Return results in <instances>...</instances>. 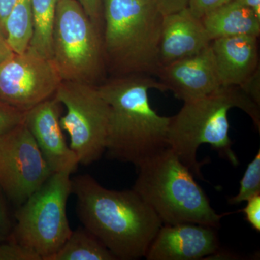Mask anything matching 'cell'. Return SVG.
I'll list each match as a JSON object with an SVG mask.
<instances>
[{
    "instance_id": "6",
    "label": "cell",
    "mask_w": 260,
    "mask_h": 260,
    "mask_svg": "<svg viewBox=\"0 0 260 260\" xmlns=\"http://www.w3.org/2000/svg\"><path fill=\"white\" fill-rule=\"evenodd\" d=\"M70 175L69 172L53 173L15 213L17 223L10 239L42 260H51L73 232L67 215L72 194Z\"/></svg>"
},
{
    "instance_id": "2",
    "label": "cell",
    "mask_w": 260,
    "mask_h": 260,
    "mask_svg": "<svg viewBox=\"0 0 260 260\" xmlns=\"http://www.w3.org/2000/svg\"><path fill=\"white\" fill-rule=\"evenodd\" d=\"M109 107L108 156L137 168L169 148L170 117L152 108L148 91L167 92L155 77L144 75L114 76L97 85Z\"/></svg>"
},
{
    "instance_id": "26",
    "label": "cell",
    "mask_w": 260,
    "mask_h": 260,
    "mask_svg": "<svg viewBox=\"0 0 260 260\" xmlns=\"http://www.w3.org/2000/svg\"><path fill=\"white\" fill-rule=\"evenodd\" d=\"M249 97L260 106V70L259 67L252 75L240 85H238Z\"/></svg>"
},
{
    "instance_id": "5",
    "label": "cell",
    "mask_w": 260,
    "mask_h": 260,
    "mask_svg": "<svg viewBox=\"0 0 260 260\" xmlns=\"http://www.w3.org/2000/svg\"><path fill=\"white\" fill-rule=\"evenodd\" d=\"M138 169L133 189L151 207L162 224L192 223L218 229L221 219L231 214H218L212 208L194 174L170 148Z\"/></svg>"
},
{
    "instance_id": "21",
    "label": "cell",
    "mask_w": 260,
    "mask_h": 260,
    "mask_svg": "<svg viewBox=\"0 0 260 260\" xmlns=\"http://www.w3.org/2000/svg\"><path fill=\"white\" fill-rule=\"evenodd\" d=\"M0 260H42L37 254L13 239L0 244Z\"/></svg>"
},
{
    "instance_id": "23",
    "label": "cell",
    "mask_w": 260,
    "mask_h": 260,
    "mask_svg": "<svg viewBox=\"0 0 260 260\" xmlns=\"http://www.w3.org/2000/svg\"><path fill=\"white\" fill-rule=\"evenodd\" d=\"M88 15L95 28L102 34L103 28V0H76Z\"/></svg>"
},
{
    "instance_id": "15",
    "label": "cell",
    "mask_w": 260,
    "mask_h": 260,
    "mask_svg": "<svg viewBox=\"0 0 260 260\" xmlns=\"http://www.w3.org/2000/svg\"><path fill=\"white\" fill-rule=\"evenodd\" d=\"M258 38L237 36L211 41L221 86L240 85L259 68Z\"/></svg>"
},
{
    "instance_id": "25",
    "label": "cell",
    "mask_w": 260,
    "mask_h": 260,
    "mask_svg": "<svg viewBox=\"0 0 260 260\" xmlns=\"http://www.w3.org/2000/svg\"><path fill=\"white\" fill-rule=\"evenodd\" d=\"M231 1L232 0H189L188 8L197 18L201 19L205 15Z\"/></svg>"
},
{
    "instance_id": "8",
    "label": "cell",
    "mask_w": 260,
    "mask_h": 260,
    "mask_svg": "<svg viewBox=\"0 0 260 260\" xmlns=\"http://www.w3.org/2000/svg\"><path fill=\"white\" fill-rule=\"evenodd\" d=\"M54 98L66 108L60 126L79 164L97 161L106 152L109 126V107L97 85L62 80Z\"/></svg>"
},
{
    "instance_id": "27",
    "label": "cell",
    "mask_w": 260,
    "mask_h": 260,
    "mask_svg": "<svg viewBox=\"0 0 260 260\" xmlns=\"http://www.w3.org/2000/svg\"><path fill=\"white\" fill-rule=\"evenodd\" d=\"M158 11L162 15L177 13L188 8L189 0H154Z\"/></svg>"
},
{
    "instance_id": "4",
    "label": "cell",
    "mask_w": 260,
    "mask_h": 260,
    "mask_svg": "<svg viewBox=\"0 0 260 260\" xmlns=\"http://www.w3.org/2000/svg\"><path fill=\"white\" fill-rule=\"evenodd\" d=\"M103 50L114 76L155 77L164 15L155 1L103 0Z\"/></svg>"
},
{
    "instance_id": "28",
    "label": "cell",
    "mask_w": 260,
    "mask_h": 260,
    "mask_svg": "<svg viewBox=\"0 0 260 260\" xmlns=\"http://www.w3.org/2000/svg\"><path fill=\"white\" fill-rule=\"evenodd\" d=\"M9 228L8 212L3 196L0 193V244L8 240L9 238Z\"/></svg>"
},
{
    "instance_id": "3",
    "label": "cell",
    "mask_w": 260,
    "mask_h": 260,
    "mask_svg": "<svg viewBox=\"0 0 260 260\" xmlns=\"http://www.w3.org/2000/svg\"><path fill=\"white\" fill-rule=\"evenodd\" d=\"M233 108L242 109L250 116L259 133L260 106L239 86H221L209 95L184 102L180 111L171 116L168 130L169 148L195 177L204 179L201 167L205 161L197 160L198 150L203 144L211 145L222 158L232 165H239L229 135L228 115Z\"/></svg>"
},
{
    "instance_id": "14",
    "label": "cell",
    "mask_w": 260,
    "mask_h": 260,
    "mask_svg": "<svg viewBox=\"0 0 260 260\" xmlns=\"http://www.w3.org/2000/svg\"><path fill=\"white\" fill-rule=\"evenodd\" d=\"M211 44L208 32L189 8L164 15L159 42V68L194 55Z\"/></svg>"
},
{
    "instance_id": "13",
    "label": "cell",
    "mask_w": 260,
    "mask_h": 260,
    "mask_svg": "<svg viewBox=\"0 0 260 260\" xmlns=\"http://www.w3.org/2000/svg\"><path fill=\"white\" fill-rule=\"evenodd\" d=\"M61 106L51 97L25 112V123L52 172L72 174L80 164L63 135Z\"/></svg>"
},
{
    "instance_id": "29",
    "label": "cell",
    "mask_w": 260,
    "mask_h": 260,
    "mask_svg": "<svg viewBox=\"0 0 260 260\" xmlns=\"http://www.w3.org/2000/svg\"><path fill=\"white\" fill-rule=\"evenodd\" d=\"M16 0H0V34L5 37V23ZM6 38V37H5Z\"/></svg>"
},
{
    "instance_id": "22",
    "label": "cell",
    "mask_w": 260,
    "mask_h": 260,
    "mask_svg": "<svg viewBox=\"0 0 260 260\" xmlns=\"http://www.w3.org/2000/svg\"><path fill=\"white\" fill-rule=\"evenodd\" d=\"M25 112L0 101V137L25 121Z\"/></svg>"
},
{
    "instance_id": "1",
    "label": "cell",
    "mask_w": 260,
    "mask_h": 260,
    "mask_svg": "<svg viewBox=\"0 0 260 260\" xmlns=\"http://www.w3.org/2000/svg\"><path fill=\"white\" fill-rule=\"evenodd\" d=\"M72 194L84 228L110 251L116 259L145 257L161 220L133 189L113 190L89 174L71 179Z\"/></svg>"
},
{
    "instance_id": "19",
    "label": "cell",
    "mask_w": 260,
    "mask_h": 260,
    "mask_svg": "<svg viewBox=\"0 0 260 260\" xmlns=\"http://www.w3.org/2000/svg\"><path fill=\"white\" fill-rule=\"evenodd\" d=\"M59 0H31L34 35L29 47L51 59V36Z\"/></svg>"
},
{
    "instance_id": "30",
    "label": "cell",
    "mask_w": 260,
    "mask_h": 260,
    "mask_svg": "<svg viewBox=\"0 0 260 260\" xmlns=\"http://www.w3.org/2000/svg\"><path fill=\"white\" fill-rule=\"evenodd\" d=\"M14 54L15 52L10 47L6 38L0 34V64L8 60Z\"/></svg>"
},
{
    "instance_id": "12",
    "label": "cell",
    "mask_w": 260,
    "mask_h": 260,
    "mask_svg": "<svg viewBox=\"0 0 260 260\" xmlns=\"http://www.w3.org/2000/svg\"><path fill=\"white\" fill-rule=\"evenodd\" d=\"M157 79L183 102L200 99L221 87L211 46L194 54L160 67Z\"/></svg>"
},
{
    "instance_id": "32",
    "label": "cell",
    "mask_w": 260,
    "mask_h": 260,
    "mask_svg": "<svg viewBox=\"0 0 260 260\" xmlns=\"http://www.w3.org/2000/svg\"><path fill=\"white\" fill-rule=\"evenodd\" d=\"M145 1H152V0H145Z\"/></svg>"
},
{
    "instance_id": "18",
    "label": "cell",
    "mask_w": 260,
    "mask_h": 260,
    "mask_svg": "<svg viewBox=\"0 0 260 260\" xmlns=\"http://www.w3.org/2000/svg\"><path fill=\"white\" fill-rule=\"evenodd\" d=\"M34 35L31 0H16L5 23V37L15 54L30 46Z\"/></svg>"
},
{
    "instance_id": "20",
    "label": "cell",
    "mask_w": 260,
    "mask_h": 260,
    "mask_svg": "<svg viewBox=\"0 0 260 260\" xmlns=\"http://www.w3.org/2000/svg\"><path fill=\"white\" fill-rule=\"evenodd\" d=\"M260 194V151L246 167L240 181L239 191L229 200L230 205H238L246 202L254 195Z\"/></svg>"
},
{
    "instance_id": "16",
    "label": "cell",
    "mask_w": 260,
    "mask_h": 260,
    "mask_svg": "<svg viewBox=\"0 0 260 260\" xmlns=\"http://www.w3.org/2000/svg\"><path fill=\"white\" fill-rule=\"evenodd\" d=\"M211 41L219 38L260 35V18L244 3L232 0L201 18Z\"/></svg>"
},
{
    "instance_id": "31",
    "label": "cell",
    "mask_w": 260,
    "mask_h": 260,
    "mask_svg": "<svg viewBox=\"0 0 260 260\" xmlns=\"http://www.w3.org/2000/svg\"><path fill=\"white\" fill-rule=\"evenodd\" d=\"M244 2L260 18V0H244Z\"/></svg>"
},
{
    "instance_id": "11",
    "label": "cell",
    "mask_w": 260,
    "mask_h": 260,
    "mask_svg": "<svg viewBox=\"0 0 260 260\" xmlns=\"http://www.w3.org/2000/svg\"><path fill=\"white\" fill-rule=\"evenodd\" d=\"M220 251L216 228L192 223L162 224L149 246L147 260H199Z\"/></svg>"
},
{
    "instance_id": "24",
    "label": "cell",
    "mask_w": 260,
    "mask_h": 260,
    "mask_svg": "<svg viewBox=\"0 0 260 260\" xmlns=\"http://www.w3.org/2000/svg\"><path fill=\"white\" fill-rule=\"evenodd\" d=\"M246 205L242 210L245 220L256 232H260V194L254 195L246 200Z\"/></svg>"
},
{
    "instance_id": "10",
    "label": "cell",
    "mask_w": 260,
    "mask_h": 260,
    "mask_svg": "<svg viewBox=\"0 0 260 260\" xmlns=\"http://www.w3.org/2000/svg\"><path fill=\"white\" fill-rule=\"evenodd\" d=\"M61 81L51 59L28 47L0 64V101L27 112L54 96Z\"/></svg>"
},
{
    "instance_id": "9",
    "label": "cell",
    "mask_w": 260,
    "mask_h": 260,
    "mask_svg": "<svg viewBox=\"0 0 260 260\" xmlns=\"http://www.w3.org/2000/svg\"><path fill=\"white\" fill-rule=\"evenodd\" d=\"M53 174L25 121L0 137V189L21 205Z\"/></svg>"
},
{
    "instance_id": "7",
    "label": "cell",
    "mask_w": 260,
    "mask_h": 260,
    "mask_svg": "<svg viewBox=\"0 0 260 260\" xmlns=\"http://www.w3.org/2000/svg\"><path fill=\"white\" fill-rule=\"evenodd\" d=\"M51 61L67 81L96 85L107 69L102 34L76 0H59L56 6Z\"/></svg>"
},
{
    "instance_id": "17",
    "label": "cell",
    "mask_w": 260,
    "mask_h": 260,
    "mask_svg": "<svg viewBox=\"0 0 260 260\" xmlns=\"http://www.w3.org/2000/svg\"><path fill=\"white\" fill-rule=\"evenodd\" d=\"M51 260H116L110 251L86 229L73 231Z\"/></svg>"
}]
</instances>
